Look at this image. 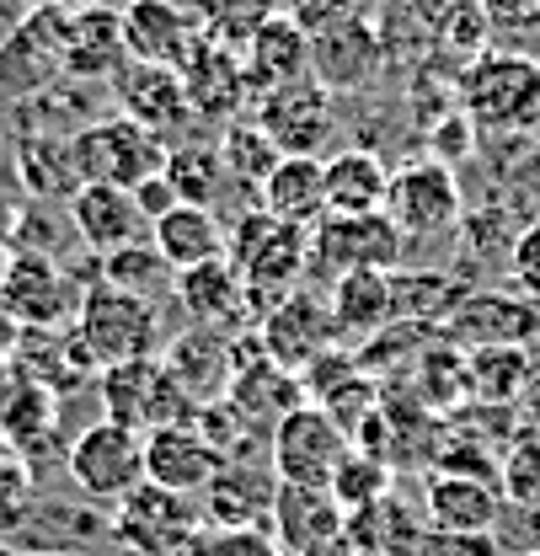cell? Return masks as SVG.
I'll use <instances>...</instances> for the list:
<instances>
[{
  "label": "cell",
  "instance_id": "e575fe53",
  "mask_svg": "<svg viewBox=\"0 0 540 556\" xmlns=\"http://www.w3.org/2000/svg\"><path fill=\"white\" fill-rule=\"evenodd\" d=\"M530 375H536L530 348H476V353H466V386L481 407H519Z\"/></svg>",
  "mask_w": 540,
  "mask_h": 556
},
{
  "label": "cell",
  "instance_id": "5bb4252c",
  "mask_svg": "<svg viewBox=\"0 0 540 556\" xmlns=\"http://www.w3.org/2000/svg\"><path fill=\"white\" fill-rule=\"evenodd\" d=\"M118 16H124L129 65L183 70L188 65V54L203 43L199 0H129Z\"/></svg>",
  "mask_w": 540,
  "mask_h": 556
},
{
  "label": "cell",
  "instance_id": "7a4b0ae2",
  "mask_svg": "<svg viewBox=\"0 0 540 556\" xmlns=\"http://www.w3.org/2000/svg\"><path fill=\"white\" fill-rule=\"evenodd\" d=\"M75 343L80 353L97 364V369H118V364H135V358H155L161 348V316L145 294H129L118 283H91L80 294V311H75Z\"/></svg>",
  "mask_w": 540,
  "mask_h": 556
},
{
  "label": "cell",
  "instance_id": "b9f144b4",
  "mask_svg": "<svg viewBox=\"0 0 540 556\" xmlns=\"http://www.w3.org/2000/svg\"><path fill=\"white\" fill-rule=\"evenodd\" d=\"M423 402H434V407H450V402H461V396H472V386H466V358L455 353V348L439 343L423 348Z\"/></svg>",
  "mask_w": 540,
  "mask_h": 556
},
{
  "label": "cell",
  "instance_id": "7dc6e473",
  "mask_svg": "<svg viewBox=\"0 0 540 556\" xmlns=\"http://www.w3.org/2000/svg\"><path fill=\"white\" fill-rule=\"evenodd\" d=\"M188 556H278V546L268 530H214V535L193 541Z\"/></svg>",
  "mask_w": 540,
  "mask_h": 556
},
{
  "label": "cell",
  "instance_id": "c3c4849f",
  "mask_svg": "<svg viewBox=\"0 0 540 556\" xmlns=\"http://www.w3.org/2000/svg\"><path fill=\"white\" fill-rule=\"evenodd\" d=\"M417 556H498L492 535H444V530H428Z\"/></svg>",
  "mask_w": 540,
  "mask_h": 556
},
{
  "label": "cell",
  "instance_id": "52a82bcc",
  "mask_svg": "<svg viewBox=\"0 0 540 556\" xmlns=\"http://www.w3.org/2000/svg\"><path fill=\"white\" fill-rule=\"evenodd\" d=\"M386 214L397 219L406 241H434V236H450L461 219H466V193H461V172L434 161V155H417L391 172V193H386Z\"/></svg>",
  "mask_w": 540,
  "mask_h": 556
},
{
  "label": "cell",
  "instance_id": "f5cc1de1",
  "mask_svg": "<svg viewBox=\"0 0 540 556\" xmlns=\"http://www.w3.org/2000/svg\"><path fill=\"white\" fill-rule=\"evenodd\" d=\"M54 5H65V11H91V5H113V0H54Z\"/></svg>",
  "mask_w": 540,
  "mask_h": 556
},
{
  "label": "cell",
  "instance_id": "7c38bea8",
  "mask_svg": "<svg viewBox=\"0 0 540 556\" xmlns=\"http://www.w3.org/2000/svg\"><path fill=\"white\" fill-rule=\"evenodd\" d=\"M80 294L86 289H75V278L43 252H16L5 278H0V311L27 332L60 327L70 311H80Z\"/></svg>",
  "mask_w": 540,
  "mask_h": 556
},
{
  "label": "cell",
  "instance_id": "db71d44e",
  "mask_svg": "<svg viewBox=\"0 0 540 556\" xmlns=\"http://www.w3.org/2000/svg\"><path fill=\"white\" fill-rule=\"evenodd\" d=\"M5 268H11V252H5V247H0V278H5Z\"/></svg>",
  "mask_w": 540,
  "mask_h": 556
},
{
  "label": "cell",
  "instance_id": "9c48e42d",
  "mask_svg": "<svg viewBox=\"0 0 540 556\" xmlns=\"http://www.w3.org/2000/svg\"><path fill=\"white\" fill-rule=\"evenodd\" d=\"M406 241L397 230V219L380 208V214H327L316 230H311V257H322L332 274H391L402 268Z\"/></svg>",
  "mask_w": 540,
  "mask_h": 556
},
{
  "label": "cell",
  "instance_id": "83f0119b",
  "mask_svg": "<svg viewBox=\"0 0 540 556\" xmlns=\"http://www.w3.org/2000/svg\"><path fill=\"white\" fill-rule=\"evenodd\" d=\"M161 364L177 375V386L188 391L193 407H209V402H225V391H230L236 343L225 332H214V327H199V332H183L177 343L166 348Z\"/></svg>",
  "mask_w": 540,
  "mask_h": 556
},
{
  "label": "cell",
  "instance_id": "30bf717a",
  "mask_svg": "<svg viewBox=\"0 0 540 556\" xmlns=\"http://www.w3.org/2000/svg\"><path fill=\"white\" fill-rule=\"evenodd\" d=\"M70 482L91 503H124L145 482V439L118 422H91L70 444Z\"/></svg>",
  "mask_w": 540,
  "mask_h": 556
},
{
  "label": "cell",
  "instance_id": "bcb514c9",
  "mask_svg": "<svg viewBox=\"0 0 540 556\" xmlns=\"http://www.w3.org/2000/svg\"><path fill=\"white\" fill-rule=\"evenodd\" d=\"M492 38H536L540 33V0H481Z\"/></svg>",
  "mask_w": 540,
  "mask_h": 556
},
{
  "label": "cell",
  "instance_id": "11a10c76",
  "mask_svg": "<svg viewBox=\"0 0 540 556\" xmlns=\"http://www.w3.org/2000/svg\"><path fill=\"white\" fill-rule=\"evenodd\" d=\"M530 556H540V552H530Z\"/></svg>",
  "mask_w": 540,
  "mask_h": 556
},
{
  "label": "cell",
  "instance_id": "60d3db41",
  "mask_svg": "<svg viewBox=\"0 0 540 556\" xmlns=\"http://www.w3.org/2000/svg\"><path fill=\"white\" fill-rule=\"evenodd\" d=\"M498 486L514 508H540V433L514 439V450L498 466Z\"/></svg>",
  "mask_w": 540,
  "mask_h": 556
},
{
  "label": "cell",
  "instance_id": "7402d4cb",
  "mask_svg": "<svg viewBox=\"0 0 540 556\" xmlns=\"http://www.w3.org/2000/svg\"><path fill=\"white\" fill-rule=\"evenodd\" d=\"M183 86H188V102L199 118H214V124H236L241 108L252 102V80H247V65L236 49H219L203 38L199 49L188 54V65L177 70Z\"/></svg>",
  "mask_w": 540,
  "mask_h": 556
},
{
  "label": "cell",
  "instance_id": "44dd1931",
  "mask_svg": "<svg viewBox=\"0 0 540 556\" xmlns=\"http://www.w3.org/2000/svg\"><path fill=\"white\" fill-rule=\"evenodd\" d=\"M386 70V38L369 22H353L338 33L311 38V80L332 97V91H369Z\"/></svg>",
  "mask_w": 540,
  "mask_h": 556
},
{
  "label": "cell",
  "instance_id": "d6a6232c",
  "mask_svg": "<svg viewBox=\"0 0 540 556\" xmlns=\"http://www.w3.org/2000/svg\"><path fill=\"white\" fill-rule=\"evenodd\" d=\"M391 193V166L375 150H338L327 161V214H380Z\"/></svg>",
  "mask_w": 540,
  "mask_h": 556
},
{
  "label": "cell",
  "instance_id": "4dcf8cb0",
  "mask_svg": "<svg viewBox=\"0 0 540 556\" xmlns=\"http://www.w3.org/2000/svg\"><path fill=\"white\" fill-rule=\"evenodd\" d=\"M273 492H278V477L273 471H258V466H225L209 492H203V508L214 519V530H258V519L273 514Z\"/></svg>",
  "mask_w": 540,
  "mask_h": 556
},
{
  "label": "cell",
  "instance_id": "cb8c5ba5",
  "mask_svg": "<svg viewBox=\"0 0 540 556\" xmlns=\"http://www.w3.org/2000/svg\"><path fill=\"white\" fill-rule=\"evenodd\" d=\"M129 70V43H124V16L113 5L70 11L65 27V75L70 80H118Z\"/></svg>",
  "mask_w": 540,
  "mask_h": 556
},
{
  "label": "cell",
  "instance_id": "7bdbcfd3",
  "mask_svg": "<svg viewBox=\"0 0 540 556\" xmlns=\"http://www.w3.org/2000/svg\"><path fill=\"white\" fill-rule=\"evenodd\" d=\"M375 5L380 0H294V22L311 33V38H322V33H338V27H353V22H369L375 16Z\"/></svg>",
  "mask_w": 540,
  "mask_h": 556
},
{
  "label": "cell",
  "instance_id": "8d00e7d4",
  "mask_svg": "<svg viewBox=\"0 0 540 556\" xmlns=\"http://www.w3.org/2000/svg\"><path fill=\"white\" fill-rule=\"evenodd\" d=\"M219 155H225L230 182L258 188V193H263V182H268L273 172H278V161H284V150L273 144L268 129H263L258 118H236V124H225V135H219Z\"/></svg>",
  "mask_w": 540,
  "mask_h": 556
},
{
  "label": "cell",
  "instance_id": "816d5d0a",
  "mask_svg": "<svg viewBox=\"0 0 540 556\" xmlns=\"http://www.w3.org/2000/svg\"><path fill=\"white\" fill-rule=\"evenodd\" d=\"M305 556H359L353 552V541L348 535H332V541H322V546H311Z\"/></svg>",
  "mask_w": 540,
  "mask_h": 556
},
{
  "label": "cell",
  "instance_id": "3957f363",
  "mask_svg": "<svg viewBox=\"0 0 540 556\" xmlns=\"http://www.w3.org/2000/svg\"><path fill=\"white\" fill-rule=\"evenodd\" d=\"M225 257H230V268L241 274L247 300H252L258 316H263L284 294L300 289L305 257H311V230L278 225V219H268V214L258 208V214H247L236 230H225Z\"/></svg>",
  "mask_w": 540,
  "mask_h": 556
},
{
  "label": "cell",
  "instance_id": "ac0fdd59",
  "mask_svg": "<svg viewBox=\"0 0 540 556\" xmlns=\"http://www.w3.org/2000/svg\"><path fill=\"white\" fill-rule=\"evenodd\" d=\"M225 402L247 417V422H268L273 428L278 417H289L294 407H305V386H300V375L278 369L268 353L258 348V338H247V343H236V364H230V391H225Z\"/></svg>",
  "mask_w": 540,
  "mask_h": 556
},
{
  "label": "cell",
  "instance_id": "4fadbf2b",
  "mask_svg": "<svg viewBox=\"0 0 540 556\" xmlns=\"http://www.w3.org/2000/svg\"><path fill=\"white\" fill-rule=\"evenodd\" d=\"M258 348L268 353L278 369L305 375L327 348H338V327H332L327 300H316V294H305V289L284 294L273 311L258 316Z\"/></svg>",
  "mask_w": 540,
  "mask_h": 556
},
{
  "label": "cell",
  "instance_id": "ab89813d",
  "mask_svg": "<svg viewBox=\"0 0 540 556\" xmlns=\"http://www.w3.org/2000/svg\"><path fill=\"white\" fill-rule=\"evenodd\" d=\"M327 492L338 497L342 514H359V508H369V503L391 497V460H375V455L353 450V455L338 466V477H332Z\"/></svg>",
  "mask_w": 540,
  "mask_h": 556
},
{
  "label": "cell",
  "instance_id": "f35d334b",
  "mask_svg": "<svg viewBox=\"0 0 540 556\" xmlns=\"http://www.w3.org/2000/svg\"><path fill=\"white\" fill-rule=\"evenodd\" d=\"M273 16V0H199V22H203V38L219 43V49H247Z\"/></svg>",
  "mask_w": 540,
  "mask_h": 556
},
{
  "label": "cell",
  "instance_id": "277c9868",
  "mask_svg": "<svg viewBox=\"0 0 540 556\" xmlns=\"http://www.w3.org/2000/svg\"><path fill=\"white\" fill-rule=\"evenodd\" d=\"M166 172V144L129 124L124 113L113 118H97L86 124L80 135L70 139V177L80 188H124V193H139L150 177Z\"/></svg>",
  "mask_w": 540,
  "mask_h": 556
},
{
  "label": "cell",
  "instance_id": "ffe728a7",
  "mask_svg": "<svg viewBox=\"0 0 540 556\" xmlns=\"http://www.w3.org/2000/svg\"><path fill=\"white\" fill-rule=\"evenodd\" d=\"M225 466H230V460L203 439L193 422L161 428V433L145 439V482L150 486H166V492L193 497V492H209V482H214Z\"/></svg>",
  "mask_w": 540,
  "mask_h": 556
},
{
  "label": "cell",
  "instance_id": "603a6c76",
  "mask_svg": "<svg viewBox=\"0 0 540 556\" xmlns=\"http://www.w3.org/2000/svg\"><path fill=\"white\" fill-rule=\"evenodd\" d=\"M268 525H273L268 535H273V546H278V556H305L311 546L342 535L348 514L338 508V497H332L327 486H284L278 482Z\"/></svg>",
  "mask_w": 540,
  "mask_h": 556
},
{
  "label": "cell",
  "instance_id": "d4e9b609",
  "mask_svg": "<svg viewBox=\"0 0 540 556\" xmlns=\"http://www.w3.org/2000/svg\"><path fill=\"white\" fill-rule=\"evenodd\" d=\"M70 225H75V236H80L97 257L129 252V247H139V236L150 230V219L139 214L135 193H124V188H75Z\"/></svg>",
  "mask_w": 540,
  "mask_h": 556
},
{
  "label": "cell",
  "instance_id": "681fc988",
  "mask_svg": "<svg viewBox=\"0 0 540 556\" xmlns=\"http://www.w3.org/2000/svg\"><path fill=\"white\" fill-rule=\"evenodd\" d=\"M135 204H139V214H145L150 225H155L161 214H172V208H177V193H172V182H166V172H161V177H150V182L139 188V193H135Z\"/></svg>",
  "mask_w": 540,
  "mask_h": 556
},
{
  "label": "cell",
  "instance_id": "8992f818",
  "mask_svg": "<svg viewBox=\"0 0 540 556\" xmlns=\"http://www.w3.org/2000/svg\"><path fill=\"white\" fill-rule=\"evenodd\" d=\"M348 455H353V439L311 402L268 428V471L284 486H332Z\"/></svg>",
  "mask_w": 540,
  "mask_h": 556
},
{
  "label": "cell",
  "instance_id": "8fae6325",
  "mask_svg": "<svg viewBox=\"0 0 540 556\" xmlns=\"http://www.w3.org/2000/svg\"><path fill=\"white\" fill-rule=\"evenodd\" d=\"M113 535H118L135 556H183V552H193V541H199L193 497L139 482L135 492L118 503V514H113Z\"/></svg>",
  "mask_w": 540,
  "mask_h": 556
},
{
  "label": "cell",
  "instance_id": "f1b7e54d",
  "mask_svg": "<svg viewBox=\"0 0 540 556\" xmlns=\"http://www.w3.org/2000/svg\"><path fill=\"white\" fill-rule=\"evenodd\" d=\"M241 65H247V80H252V102L263 91L294 86V80L311 75V33L294 16H273L268 27L241 49Z\"/></svg>",
  "mask_w": 540,
  "mask_h": 556
},
{
  "label": "cell",
  "instance_id": "f546056e",
  "mask_svg": "<svg viewBox=\"0 0 540 556\" xmlns=\"http://www.w3.org/2000/svg\"><path fill=\"white\" fill-rule=\"evenodd\" d=\"M155 236V252L172 274H188V268H203V263H219L225 257V225L214 208H193L177 204L172 214H161L150 225Z\"/></svg>",
  "mask_w": 540,
  "mask_h": 556
},
{
  "label": "cell",
  "instance_id": "484cf974",
  "mask_svg": "<svg viewBox=\"0 0 540 556\" xmlns=\"http://www.w3.org/2000/svg\"><path fill=\"white\" fill-rule=\"evenodd\" d=\"M258 208L268 219H278V225L316 230L327 219V161L322 155H284L278 172L258 193Z\"/></svg>",
  "mask_w": 540,
  "mask_h": 556
},
{
  "label": "cell",
  "instance_id": "5b68a950",
  "mask_svg": "<svg viewBox=\"0 0 540 556\" xmlns=\"http://www.w3.org/2000/svg\"><path fill=\"white\" fill-rule=\"evenodd\" d=\"M102 407H108V422L129 428L139 439H150L161 428H183L199 413L161 358H135V364L102 369Z\"/></svg>",
  "mask_w": 540,
  "mask_h": 556
},
{
  "label": "cell",
  "instance_id": "836d02e7",
  "mask_svg": "<svg viewBox=\"0 0 540 556\" xmlns=\"http://www.w3.org/2000/svg\"><path fill=\"white\" fill-rule=\"evenodd\" d=\"M342 535L353 541L359 556H417V546H423L428 530L417 525V514H406L397 497H380V503L348 514Z\"/></svg>",
  "mask_w": 540,
  "mask_h": 556
},
{
  "label": "cell",
  "instance_id": "f6af8a7d",
  "mask_svg": "<svg viewBox=\"0 0 540 556\" xmlns=\"http://www.w3.org/2000/svg\"><path fill=\"white\" fill-rule=\"evenodd\" d=\"M476 150V124L455 108V113H444L434 129H428V155L434 161H444V166H461V161H472Z\"/></svg>",
  "mask_w": 540,
  "mask_h": 556
},
{
  "label": "cell",
  "instance_id": "d6986e66",
  "mask_svg": "<svg viewBox=\"0 0 540 556\" xmlns=\"http://www.w3.org/2000/svg\"><path fill=\"white\" fill-rule=\"evenodd\" d=\"M423 508H428V525L444 530V535H492L503 508H508V497L487 477L434 471L428 486H423Z\"/></svg>",
  "mask_w": 540,
  "mask_h": 556
},
{
  "label": "cell",
  "instance_id": "d590c367",
  "mask_svg": "<svg viewBox=\"0 0 540 556\" xmlns=\"http://www.w3.org/2000/svg\"><path fill=\"white\" fill-rule=\"evenodd\" d=\"M166 182H172L177 204L214 208L219 193H225V182H230L219 144H209V139H183V144H172V150H166Z\"/></svg>",
  "mask_w": 540,
  "mask_h": 556
},
{
  "label": "cell",
  "instance_id": "2e32d148",
  "mask_svg": "<svg viewBox=\"0 0 540 556\" xmlns=\"http://www.w3.org/2000/svg\"><path fill=\"white\" fill-rule=\"evenodd\" d=\"M540 332V305L519 294H466L444 316V343L450 348H525Z\"/></svg>",
  "mask_w": 540,
  "mask_h": 556
},
{
  "label": "cell",
  "instance_id": "ee69618b",
  "mask_svg": "<svg viewBox=\"0 0 540 556\" xmlns=\"http://www.w3.org/2000/svg\"><path fill=\"white\" fill-rule=\"evenodd\" d=\"M508 289L540 305V219L519 225V236L508 241Z\"/></svg>",
  "mask_w": 540,
  "mask_h": 556
},
{
  "label": "cell",
  "instance_id": "74e56055",
  "mask_svg": "<svg viewBox=\"0 0 540 556\" xmlns=\"http://www.w3.org/2000/svg\"><path fill=\"white\" fill-rule=\"evenodd\" d=\"M428 43H434L444 60H455L461 70L472 65V60H481V54H492V27H487L481 0H450V5L439 11V22L428 27Z\"/></svg>",
  "mask_w": 540,
  "mask_h": 556
},
{
  "label": "cell",
  "instance_id": "6da1fadb",
  "mask_svg": "<svg viewBox=\"0 0 540 556\" xmlns=\"http://www.w3.org/2000/svg\"><path fill=\"white\" fill-rule=\"evenodd\" d=\"M461 113L476 135H536L540 129V60L492 49L461 70Z\"/></svg>",
  "mask_w": 540,
  "mask_h": 556
},
{
  "label": "cell",
  "instance_id": "9a60e30c",
  "mask_svg": "<svg viewBox=\"0 0 540 556\" xmlns=\"http://www.w3.org/2000/svg\"><path fill=\"white\" fill-rule=\"evenodd\" d=\"M252 118L268 129V139L284 155H322V144L338 135V118H332V97L305 75L294 86H278L263 91L252 102Z\"/></svg>",
  "mask_w": 540,
  "mask_h": 556
},
{
  "label": "cell",
  "instance_id": "f907efd6",
  "mask_svg": "<svg viewBox=\"0 0 540 556\" xmlns=\"http://www.w3.org/2000/svg\"><path fill=\"white\" fill-rule=\"evenodd\" d=\"M519 413L530 417V428L540 433V364H536V375H530V386H525V396H519Z\"/></svg>",
  "mask_w": 540,
  "mask_h": 556
},
{
  "label": "cell",
  "instance_id": "4316f807",
  "mask_svg": "<svg viewBox=\"0 0 540 556\" xmlns=\"http://www.w3.org/2000/svg\"><path fill=\"white\" fill-rule=\"evenodd\" d=\"M327 311H332L338 338H364V343H375V338L391 332L397 316H402L397 278L391 274H342L338 283H332Z\"/></svg>",
  "mask_w": 540,
  "mask_h": 556
},
{
  "label": "cell",
  "instance_id": "1f68e13d",
  "mask_svg": "<svg viewBox=\"0 0 540 556\" xmlns=\"http://www.w3.org/2000/svg\"><path fill=\"white\" fill-rule=\"evenodd\" d=\"M172 289H177L183 311H188L199 327H214V332H225V327L247 311V289H241V274L230 268V257L188 268V274H172Z\"/></svg>",
  "mask_w": 540,
  "mask_h": 556
},
{
  "label": "cell",
  "instance_id": "e0dca14e",
  "mask_svg": "<svg viewBox=\"0 0 540 556\" xmlns=\"http://www.w3.org/2000/svg\"><path fill=\"white\" fill-rule=\"evenodd\" d=\"M113 91H118V113H124L129 124H139V129H150L161 144L199 124L183 75L166 65H129L113 80Z\"/></svg>",
  "mask_w": 540,
  "mask_h": 556
},
{
  "label": "cell",
  "instance_id": "ba28073f",
  "mask_svg": "<svg viewBox=\"0 0 540 556\" xmlns=\"http://www.w3.org/2000/svg\"><path fill=\"white\" fill-rule=\"evenodd\" d=\"M65 27H70V11L43 0L33 5L16 33L0 43V108L5 102H27L38 91H49L60 75H65Z\"/></svg>",
  "mask_w": 540,
  "mask_h": 556
}]
</instances>
